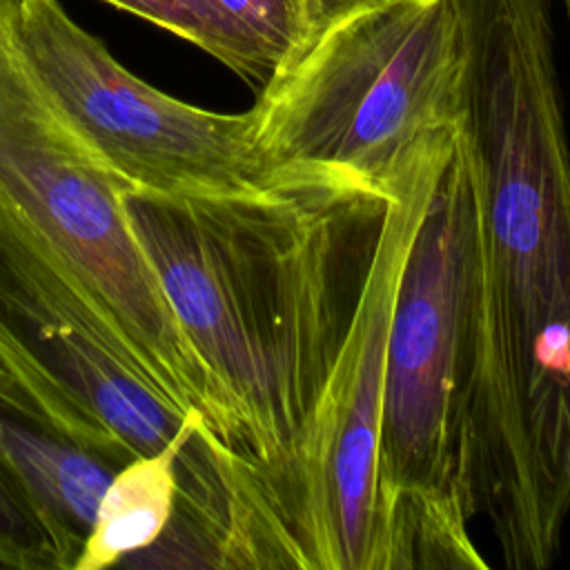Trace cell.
Returning <instances> with one entry per match:
<instances>
[{
  "instance_id": "6da1fadb",
  "label": "cell",
  "mask_w": 570,
  "mask_h": 570,
  "mask_svg": "<svg viewBox=\"0 0 570 570\" xmlns=\"http://www.w3.org/2000/svg\"><path fill=\"white\" fill-rule=\"evenodd\" d=\"M474 229L463 485L512 570L548 568L570 514V149L552 0H459Z\"/></svg>"
},
{
  "instance_id": "7a4b0ae2",
  "label": "cell",
  "mask_w": 570,
  "mask_h": 570,
  "mask_svg": "<svg viewBox=\"0 0 570 570\" xmlns=\"http://www.w3.org/2000/svg\"><path fill=\"white\" fill-rule=\"evenodd\" d=\"M390 194L281 169L234 196L125 191V216L214 394L225 448L256 468L287 548L296 472L350 334Z\"/></svg>"
},
{
  "instance_id": "3957f363",
  "label": "cell",
  "mask_w": 570,
  "mask_h": 570,
  "mask_svg": "<svg viewBox=\"0 0 570 570\" xmlns=\"http://www.w3.org/2000/svg\"><path fill=\"white\" fill-rule=\"evenodd\" d=\"M472 191L452 145L410 243L385 345L379 483L392 570L488 568L463 485Z\"/></svg>"
},
{
  "instance_id": "277c9868",
  "label": "cell",
  "mask_w": 570,
  "mask_h": 570,
  "mask_svg": "<svg viewBox=\"0 0 570 570\" xmlns=\"http://www.w3.org/2000/svg\"><path fill=\"white\" fill-rule=\"evenodd\" d=\"M122 194L65 125L33 73L20 42L18 0H0V196L140 370L220 441L209 381L131 234Z\"/></svg>"
},
{
  "instance_id": "5b68a950",
  "label": "cell",
  "mask_w": 570,
  "mask_h": 570,
  "mask_svg": "<svg viewBox=\"0 0 570 570\" xmlns=\"http://www.w3.org/2000/svg\"><path fill=\"white\" fill-rule=\"evenodd\" d=\"M459 0H390L327 31L252 107L274 169L334 171L390 194L405 154L463 111Z\"/></svg>"
},
{
  "instance_id": "8992f818",
  "label": "cell",
  "mask_w": 570,
  "mask_h": 570,
  "mask_svg": "<svg viewBox=\"0 0 570 570\" xmlns=\"http://www.w3.org/2000/svg\"><path fill=\"white\" fill-rule=\"evenodd\" d=\"M454 145V129L419 140L399 165L365 287L296 472L301 570H392L379 483L385 345L399 276Z\"/></svg>"
},
{
  "instance_id": "52a82bcc",
  "label": "cell",
  "mask_w": 570,
  "mask_h": 570,
  "mask_svg": "<svg viewBox=\"0 0 570 570\" xmlns=\"http://www.w3.org/2000/svg\"><path fill=\"white\" fill-rule=\"evenodd\" d=\"M18 31L51 105L125 191L234 196L278 176L258 145L254 109L218 114L156 89L60 0H18Z\"/></svg>"
},
{
  "instance_id": "ba28073f",
  "label": "cell",
  "mask_w": 570,
  "mask_h": 570,
  "mask_svg": "<svg viewBox=\"0 0 570 570\" xmlns=\"http://www.w3.org/2000/svg\"><path fill=\"white\" fill-rule=\"evenodd\" d=\"M0 365L60 428L122 463L196 432L212 434L140 370L2 196Z\"/></svg>"
},
{
  "instance_id": "9c48e42d",
  "label": "cell",
  "mask_w": 570,
  "mask_h": 570,
  "mask_svg": "<svg viewBox=\"0 0 570 570\" xmlns=\"http://www.w3.org/2000/svg\"><path fill=\"white\" fill-rule=\"evenodd\" d=\"M0 463L27 494L47 528L60 570H73L96 505L111 476L125 463L60 428L2 365Z\"/></svg>"
},
{
  "instance_id": "30bf717a",
  "label": "cell",
  "mask_w": 570,
  "mask_h": 570,
  "mask_svg": "<svg viewBox=\"0 0 570 570\" xmlns=\"http://www.w3.org/2000/svg\"><path fill=\"white\" fill-rule=\"evenodd\" d=\"M243 40L261 91L327 31L390 0H209Z\"/></svg>"
},
{
  "instance_id": "8fae6325",
  "label": "cell",
  "mask_w": 570,
  "mask_h": 570,
  "mask_svg": "<svg viewBox=\"0 0 570 570\" xmlns=\"http://www.w3.org/2000/svg\"><path fill=\"white\" fill-rule=\"evenodd\" d=\"M111 7L134 13L174 36L196 45L247 85L256 87V73L252 58L227 24V20L212 7L209 0H105Z\"/></svg>"
},
{
  "instance_id": "7c38bea8",
  "label": "cell",
  "mask_w": 570,
  "mask_h": 570,
  "mask_svg": "<svg viewBox=\"0 0 570 570\" xmlns=\"http://www.w3.org/2000/svg\"><path fill=\"white\" fill-rule=\"evenodd\" d=\"M0 568L60 570L53 541L38 512L0 463Z\"/></svg>"
},
{
  "instance_id": "4fadbf2b",
  "label": "cell",
  "mask_w": 570,
  "mask_h": 570,
  "mask_svg": "<svg viewBox=\"0 0 570 570\" xmlns=\"http://www.w3.org/2000/svg\"><path fill=\"white\" fill-rule=\"evenodd\" d=\"M563 7H566V13H568V20H570V0H563Z\"/></svg>"
}]
</instances>
